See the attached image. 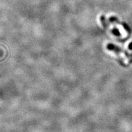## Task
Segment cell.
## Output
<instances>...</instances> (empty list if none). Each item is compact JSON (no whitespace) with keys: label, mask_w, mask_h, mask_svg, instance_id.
<instances>
[{"label":"cell","mask_w":132,"mask_h":132,"mask_svg":"<svg viewBox=\"0 0 132 132\" xmlns=\"http://www.w3.org/2000/svg\"><path fill=\"white\" fill-rule=\"evenodd\" d=\"M107 48L110 50L113 51L116 54H118V56H119L122 58H123V61L125 62H128L130 59H131V57L130 56L129 54H128V53L127 54L124 51L122 50L119 48L118 47H116L115 45H112V44H109V45H107Z\"/></svg>","instance_id":"1"}]
</instances>
